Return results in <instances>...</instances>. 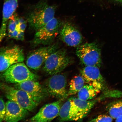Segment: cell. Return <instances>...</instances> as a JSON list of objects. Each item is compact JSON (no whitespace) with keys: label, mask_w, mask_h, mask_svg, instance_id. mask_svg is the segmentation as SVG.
I'll use <instances>...</instances> for the list:
<instances>
[{"label":"cell","mask_w":122,"mask_h":122,"mask_svg":"<svg viewBox=\"0 0 122 122\" xmlns=\"http://www.w3.org/2000/svg\"><path fill=\"white\" fill-rule=\"evenodd\" d=\"M45 85L49 95L63 100L68 97L66 77L63 74L60 73L51 76L46 81Z\"/></svg>","instance_id":"cell-9"},{"label":"cell","mask_w":122,"mask_h":122,"mask_svg":"<svg viewBox=\"0 0 122 122\" xmlns=\"http://www.w3.org/2000/svg\"><path fill=\"white\" fill-rule=\"evenodd\" d=\"M39 76L30 71L23 62L14 64L0 72V81L8 83L19 84L26 81H37Z\"/></svg>","instance_id":"cell-2"},{"label":"cell","mask_w":122,"mask_h":122,"mask_svg":"<svg viewBox=\"0 0 122 122\" xmlns=\"http://www.w3.org/2000/svg\"><path fill=\"white\" fill-rule=\"evenodd\" d=\"M72 59L64 49H58L50 55L42 66V70L48 75L61 73L72 63Z\"/></svg>","instance_id":"cell-3"},{"label":"cell","mask_w":122,"mask_h":122,"mask_svg":"<svg viewBox=\"0 0 122 122\" xmlns=\"http://www.w3.org/2000/svg\"><path fill=\"white\" fill-rule=\"evenodd\" d=\"M16 16L15 13L9 20L8 24V32H12L16 29H18V25L19 24V18Z\"/></svg>","instance_id":"cell-21"},{"label":"cell","mask_w":122,"mask_h":122,"mask_svg":"<svg viewBox=\"0 0 122 122\" xmlns=\"http://www.w3.org/2000/svg\"><path fill=\"white\" fill-rule=\"evenodd\" d=\"M109 115L113 119H116L122 115V99L111 102L106 107Z\"/></svg>","instance_id":"cell-20"},{"label":"cell","mask_w":122,"mask_h":122,"mask_svg":"<svg viewBox=\"0 0 122 122\" xmlns=\"http://www.w3.org/2000/svg\"><path fill=\"white\" fill-rule=\"evenodd\" d=\"M19 0H4L2 22L0 28V43L6 35L7 26L10 17L18 6Z\"/></svg>","instance_id":"cell-15"},{"label":"cell","mask_w":122,"mask_h":122,"mask_svg":"<svg viewBox=\"0 0 122 122\" xmlns=\"http://www.w3.org/2000/svg\"><path fill=\"white\" fill-rule=\"evenodd\" d=\"M116 122H122V115L116 119Z\"/></svg>","instance_id":"cell-27"},{"label":"cell","mask_w":122,"mask_h":122,"mask_svg":"<svg viewBox=\"0 0 122 122\" xmlns=\"http://www.w3.org/2000/svg\"><path fill=\"white\" fill-rule=\"evenodd\" d=\"M113 118L110 116L101 115L98 116L95 118L92 119L90 122H112Z\"/></svg>","instance_id":"cell-22"},{"label":"cell","mask_w":122,"mask_h":122,"mask_svg":"<svg viewBox=\"0 0 122 122\" xmlns=\"http://www.w3.org/2000/svg\"><path fill=\"white\" fill-rule=\"evenodd\" d=\"M100 90L93 85L87 84L77 93V98L83 100H89L95 98Z\"/></svg>","instance_id":"cell-18"},{"label":"cell","mask_w":122,"mask_h":122,"mask_svg":"<svg viewBox=\"0 0 122 122\" xmlns=\"http://www.w3.org/2000/svg\"><path fill=\"white\" fill-rule=\"evenodd\" d=\"M0 90L9 100L17 103L29 112H32L38 105L25 91L0 81Z\"/></svg>","instance_id":"cell-4"},{"label":"cell","mask_w":122,"mask_h":122,"mask_svg":"<svg viewBox=\"0 0 122 122\" xmlns=\"http://www.w3.org/2000/svg\"><path fill=\"white\" fill-rule=\"evenodd\" d=\"M58 120L59 122L78 121L81 120L77 107L73 97L69 98L61 107Z\"/></svg>","instance_id":"cell-16"},{"label":"cell","mask_w":122,"mask_h":122,"mask_svg":"<svg viewBox=\"0 0 122 122\" xmlns=\"http://www.w3.org/2000/svg\"><path fill=\"white\" fill-rule=\"evenodd\" d=\"M6 111L4 121L6 122H18L26 118L29 112L19 105L12 101L6 102Z\"/></svg>","instance_id":"cell-14"},{"label":"cell","mask_w":122,"mask_h":122,"mask_svg":"<svg viewBox=\"0 0 122 122\" xmlns=\"http://www.w3.org/2000/svg\"><path fill=\"white\" fill-rule=\"evenodd\" d=\"M59 33L61 39L69 46L77 47L83 41V36L80 32L70 23L64 24Z\"/></svg>","instance_id":"cell-12"},{"label":"cell","mask_w":122,"mask_h":122,"mask_svg":"<svg viewBox=\"0 0 122 122\" xmlns=\"http://www.w3.org/2000/svg\"><path fill=\"white\" fill-rule=\"evenodd\" d=\"M116 1L120 3L122 5V0H115Z\"/></svg>","instance_id":"cell-28"},{"label":"cell","mask_w":122,"mask_h":122,"mask_svg":"<svg viewBox=\"0 0 122 122\" xmlns=\"http://www.w3.org/2000/svg\"><path fill=\"white\" fill-rule=\"evenodd\" d=\"M80 73L85 83L90 84L100 90L105 87V80L98 67L85 66L81 70Z\"/></svg>","instance_id":"cell-13"},{"label":"cell","mask_w":122,"mask_h":122,"mask_svg":"<svg viewBox=\"0 0 122 122\" xmlns=\"http://www.w3.org/2000/svg\"><path fill=\"white\" fill-rule=\"evenodd\" d=\"M76 55L80 62L85 66H101V51L95 42L81 44L77 47Z\"/></svg>","instance_id":"cell-5"},{"label":"cell","mask_w":122,"mask_h":122,"mask_svg":"<svg viewBox=\"0 0 122 122\" xmlns=\"http://www.w3.org/2000/svg\"><path fill=\"white\" fill-rule=\"evenodd\" d=\"M19 32V30L17 29L12 32H8V36L9 37L16 39L17 37Z\"/></svg>","instance_id":"cell-25"},{"label":"cell","mask_w":122,"mask_h":122,"mask_svg":"<svg viewBox=\"0 0 122 122\" xmlns=\"http://www.w3.org/2000/svg\"><path fill=\"white\" fill-rule=\"evenodd\" d=\"M59 47V43H56L33 50L27 56L26 65L33 71H38L42 67L50 55L58 49Z\"/></svg>","instance_id":"cell-7"},{"label":"cell","mask_w":122,"mask_h":122,"mask_svg":"<svg viewBox=\"0 0 122 122\" xmlns=\"http://www.w3.org/2000/svg\"><path fill=\"white\" fill-rule=\"evenodd\" d=\"M62 24L60 20L54 17L36 31L31 44L33 46L49 45L60 32Z\"/></svg>","instance_id":"cell-6"},{"label":"cell","mask_w":122,"mask_h":122,"mask_svg":"<svg viewBox=\"0 0 122 122\" xmlns=\"http://www.w3.org/2000/svg\"><path fill=\"white\" fill-rule=\"evenodd\" d=\"M73 99L78 110L81 120L87 116L98 101V99L92 100H83L75 97H73Z\"/></svg>","instance_id":"cell-17"},{"label":"cell","mask_w":122,"mask_h":122,"mask_svg":"<svg viewBox=\"0 0 122 122\" xmlns=\"http://www.w3.org/2000/svg\"><path fill=\"white\" fill-rule=\"evenodd\" d=\"M14 86L26 92L38 106L49 95L46 87L37 81H26L15 84Z\"/></svg>","instance_id":"cell-10"},{"label":"cell","mask_w":122,"mask_h":122,"mask_svg":"<svg viewBox=\"0 0 122 122\" xmlns=\"http://www.w3.org/2000/svg\"><path fill=\"white\" fill-rule=\"evenodd\" d=\"M85 82L82 76H74L70 81L68 95H73L77 93L85 85Z\"/></svg>","instance_id":"cell-19"},{"label":"cell","mask_w":122,"mask_h":122,"mask_svg":"<svg viewBox=\"0 0 122 122\" xmlns=\"http://www.w3.org/2000/svg\"><path fill=\"white\" fill-rule=\"evenodd\" d=\"M25 57L22 48L18 45L0 48V72L14 64L24 61Z\"/></svg>","instance_id":"cell-8"},{"label":"cell","mask_w":122,"mask_h":122,"mask_svg":"<svg viewBox=\"0 0 122 122\" xmlns=\"http://www.w3.org/2000/svg\"><path fill=\"white\" fill-rule=\"evenodd\" d=\"M24 31L19 30V32L16 39L17 40L23 41L24 40Z\"/></svg>","instance_id":"cell-26"},{"label":"cell","mask_w":122,"mask_h":122,"mask_svg":"<svg viewBox=\"0 0 122 122\" xmlns=\"http://www.w3.org/2000/svg\"><path fill=\"white\" fill-rule=\"evenodd\" d=\"M6 111L5 103L0 97V122L4 121Z\"/></svg>","instance_id":"cell-23"},{"label":"cell","mask_w":122,"mask_h":122,"mask_svg":"<svg viewBox=\"0 0 122 122\" xmlns=\"http://www.w3.org/2000/svg\"><path fill=\"white\" fill-rule=\"evenodd\" d=\"M59 100L57 101L47 104L43 106L37 113L29 120L31 122H50L58 117L62 102Z\"/></svg>","instance_id":"cell-11"},{"label":"cell","mask_w":122,"mask_h":122,"mask_svg":"<svg viewBox=\"0 0 122 122\" xmlns=\"http://www.w3.org/2000/svg\"><path fill=\"white\" fill-rule=\"evenodd\" d=\"M19 24L18 29L19 30L24 31L26 27L27 21H26L22 18H19Z\"/></svg>","instance_id":"cell-24"},{"label":"cell","mask_w":122,"mask_h":122,"mask_svg":"<svg viewBox=\"0 0 122 122\" xmlns=\"http://www.w3.org/2000/svg\"><path fill=\"white\" fill-rule=\"evenodd\" d=\"M28 7L26 19L32 30L37 31L54 17L56 6L50 5L48 0H40Z\"/></svg>","instance_id":"cell-1"}]
</instances>
